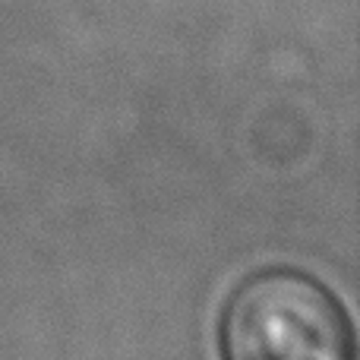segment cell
<instances>
[{"label":"cell","mask_w":360,"mask_h":360,"mask_svg":"<svg viewBox=\"0 0 360 360\" xmlns=\"http://www.w3.org/2000/svg\"><path fill=\"white\" fill-rule=\"evenodd\" d=\"M221 360H357L348 307L323 278L291 266L253 272L218 316Z\"/></svg>","instance_id":"6da1fadb"}]
</instances>
